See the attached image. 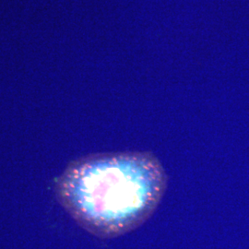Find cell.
Here are the masks:
<instances>
[{"instance_id": "1", "label": "cell", "mask_w": 249, "mask_h": 249, "mask_svg": "<svg viewBox=\"0 0 249 249\" xmlns=\"http://www.w3.org/2000/svg\"><path fill=\"white\" fill-rule=\"evenodd\" d=\"M167 180L151 152L102 153L71 163L56 179L55 191L80 226L109 238L145 223L164 196Z\"/></svg>"}]
</instances>
